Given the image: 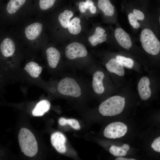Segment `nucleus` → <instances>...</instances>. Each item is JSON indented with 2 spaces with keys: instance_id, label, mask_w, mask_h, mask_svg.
<instances>
[{
  "instance_id": "obj_1",
  "label": "nucleus",
  "mask_w": 160,
  "mask_h": 160,
  "mask_svg": "<svg viewBox=\"0 0 160 160\" xmlns=\"http://www.w3.org/2000/svg\"><path fill=\"white\" fill-rule=\"evenodd\" d=\"M18 140L21 151L26 156H35L38 150L37 141L33 133L29 129L24 128L20 129Z\"/></svg>"
},
{
  "instance_id": "obj_2",
  "label": "nucleus",
  "mask_w": 160,
  "mask_h": 160,
  "mask_svg": "<svg viewBox=\"0 0 160 160\" xmlns=\"http://www.w3.org/2000/svg\"><path fill=\"white\" fill-rule=\"evenodd\" d=\"M125 98L119 96L111 97L102 102L99 110L103 116H112L119 114L125 105Z\"/></svg>"
},
{
  "instance_id": "obj_3",
  "label": "nucleus",
  "mask_w": 160,
  "mask_h": 160,
  "mask_svg": "<svg viewBox=\"0 0 160 160\" xmlns=\"http://www.w3.org/2000/svg\"><path fill=\"white\" fill-rule=\"evenodd\" d=\"M140 41L144 50L148 53L156 55L160 51V42L150 29L145 28L141 31Z\"/></svg>"
},
{
  "instance_id": "obj_4",
  "label": "nucleus",
  "mask_w": 160,
  "mask_h": 160,
  "mask_svg": "<svg viewBox=\"0 0 160 160\" xmlns=\"http://www.w3.org/2000/svg\"><path fill=\"white\" fill-rule=\"evenodd\" d=\"M57 89L61 94L66 96L77 97L81 95V88L74 79L65 77L58 83Z\"/></svg>"
},
{
  "instance_id": "obj_5",
  "label": "nucleus",
  "mask_w": 160,
  "mask_h": 160,
  "mask_svg": "<svg viewBox=\"0 0 160 160\" xmlns=\"http://www.w3.org/2000/svg\"><path fill=\"white\" fill-rule=\"evenodd\" d=\"M34 0H9L6 7L7 12L13 17L19 13L33 10Z\"/></svg>"
},
{
  "instance_id": "obj_6",
  "label": "nucleus",
  "mask_w": 160,
  "mask_h": 160,
  "mask_svg": "<svg viewBox=\"0 0 160 160\" xmlns=\"http://www.w3.org/2000/svg\"><path fill=\"white\" fill-rule=\"evenodd\" d=\"M16 51V44L13 39L6 38L1 41L0 44V52L4 59L0 61V65L2 68L8 59L15 55Z\"/></svg>"
},
{
  "instance_id": "obj_7",
  "label": "nucleus",
  "mask_w": 160,
  "mask_h": 160,
  "mask_svg": "<svg viewBox=\"0 0 160 160\" xmlns=\"http://www.w3.org/2000/svg\"><path fill=\"white\" fill-rule=\"evenodd\" d=\"M127 131V126L124 123L116 122L108 125L105 128L103 133L107 138L115 139L124 136Z\"/></svg>"
},
{
  "instance_id": "obj_8",
  "label": "nucleus",
  "mask_w": 160,
  "mask_h": 160,
  "mask_svg": "<svg viewBox=\"0 0 160 160\" xmlns=\"http://www.w3.org/2000/svg\"><path fill=\"white\" fill-rule=\"evenodd\" d=\"M43 25L39 22L36 21L26 25L24 29V36L28 41H37L43 30Z\"/></svg>"
},
{
  "instance_id": "obj_9",
  "label": "nucleus",
  "mask_w": 160,
  "mask_h": 160,
  "mask_svg": "<svg viewBox=\"0 0 160 160\" xmlns=\"http://www.w3.org/2000/svg\"><path fill=\"white\" fill-rule=\"evenodd\" d=\"M85 47L82 44L75 42L68 45L66 47L65 54L69 59L73 60L85 57L87 54Z\"/></svg>"
},
{
  "instance_id": "obj_10",
  "label": "nucleus",
  "mask_w": 160,
  "mask_h": 160,
  "mask_svg": "<svg viewBox=\"0 0 160 160\" xmlns=\"http://www.w3.org/2000/svg\"><path fill=\"white\" fill-rule=\"evenodd\" d=\"M50 139L52 146L57 152L63 153L66 151V139L63 133L59 132H55L51 135Z\"/></svg>"
},
{
  "instance_id": "obj_11",
  "label": "nucleus",
  "mask_w": 160,
  "mask_h": 160,
  "mask_svg": "<svg viewBox=\"0 0 160 160\" xmlns=\"http://www.w3.org/2000/svg\"><path fill=\"white\" fill-rule=\"evenodd\" d=\"M115 36L118 44L122 47L129 50L132 46V43L129 35L121 28H116Z\"/></svg>"
},
{
  "instance_id": "obj_12",
  "label": "nucleus",
  "mask_w": 160,
  "mask_h": 160,
  "mask_svg": "<svg viewBox=\"0 0 160 160\" xmlns=\"http://www.w3.org/2000/svg\"><path fill=\"white\" fill-rule=\"evenodd\" d=\"M150 81L147 77H142L138 84V90L140 98L143 100H146L151 97V92L149 85Z\"/></svg>"
},
{
  "instance_id": "obj_13",
  "label": "nucleus",
  "mask_w": 160,
  "mask_h": 160,
  "mask_svg": "<svg viewBox=\"0 0 160 160\" xmlns=\"http://www.w3.org/2000/svg\"><path fill=\"white\" fill-rule=\"evenodd\" d=\"M46 54L49 65L52 68H55L60 58V52L56 48L51 47L47 49Z\"/></svg>"
},
{
  "instance_id": "obj_14",
  "label": "nucleus",
  "mask_w": 160,
  "mask_h": 160,
  "mask_svg": "<svg viewBox=\"0 0 160 160\" xmlns=\"http://www.w3.org/2000/svg\"><path fill=\"white\" fill-rule=\"evenodd\" d=\"M104 78V74L102 71H97L93 74L92 87L95 92L98 94H102L104 91L105 88L103 83Z\"/></svg>"
},
{
  "instance_id": "obj_15",
  "label": "nucleus",
  "mask_w": 160,
  "mask_h": 160,
  "mask_svg": "<svg viewBox=\"0 0 160 160\" xmlns=\"http://www.w3.org/2000/svg\"><path fill=\"white\" fill-rule=\"evenodd\" d=\"M107 69L110 72L114 73L120 76L125 73L124 66L122 63L116 59L112 58L105 64Z\"/></svg>"
},
{
  "instance_id": "obj_16",
  "label": "nucleus",
  "mask_w": 160,
  "mask_h": 160,
  "mask_svg": "<svg viewBox=\"0 0 160 160\" xmlns=\"http://www.w3.org/2000/svg\"><path fill=\"white\" fill-rule=\"evenodd\" d=\"M24 69L31 77L35 78L39 76L42 70V67L37 63L33 61L27 63Z\"/></svg>"
},
{
  "instance_id": "obj_17",
  "label": "nucleus",
  "mask_w": 160,
  "mask_h": 160,
  "mask_svg": "<svg viewBox=\"0 0 160 160\" xmlns=\"http://www.w3.org/2000/svg\"><path fill=\"white\" fill-rule=\"evenodd\" d=\"M51 104L48 100H43L39 102L32 111V115L36 116H43L50 109Z\"/></svg>"
},
{
  "instance_id": "obj_18",
  "label": "nucleus",
  "mask_w": 160,
  "mask_h": 160,
  "mask_svg": "<svg viewBox=\"0 0 160 160\" xmlns=\"http://www.w3.org/2000/svg\"><path fill=\"white\" fill-rule=\"evenodd\" d=\"M56 1V0H34L33 10H47L54 6Z\"/></svg>"
},
{
  "instance_id": "obj_19",
  "label": "nucleus",
  "mask_w": 160,
  "mask_h": 160,
  "mask_svg": "<svg viewBox=\"0 0 160 160\" xmlns=\"http://www.w3.org/2000/svg\"><path fill=\"white\" fill-rule=\"evenodd\" d=\"M98 7L105 15L108 16L113 15L114 12V7L109 0H98Z\"/></svg>"
},
{
  "instance_id": "obj_20",
  "label": "nucleus",
  "mask_w": 160,
  "mask_h": 160,
  "mask_svg": "<svg viewBox=\"0 0 160 160\" xmlns=\"http://www.w3.org/2000/svg\"><path fill=\"white\" fill-rule=\"evenodd\" d=\"M73 13L71 10H65L58 15V20L61 25L65 28H68L70 19L73 16Z\"/></svg>"
},
{
  "instance_id": "obj_21",
  "label": "nucleus",
  "mask_w": 160,
  "mask_h": 160,
  "mask_svg": "<svg viewBox=\"0 0 160 160\" xmlns=\"http://www.w3.org/2000/svg\"><path fill=\"white\" fill-rule=\"evenodd\" d=\"M80 22V19L78 17L74 18L71 21L68 28L71 33L76 35L80 33L81 29Z\"/></svg>"
},
{
  "instance_id": "obj_22",
  "label": "nucleus",
  "mask_w": 160,
  "mask_h": 160,
  "mask_svg": "<svg viewBox=\"0 0 160 160\" xmlns=\"http://www.w3.org/2000/svg\"><path fill=\"white\" fill-rule=\"evenodd\" d=\"M107 34L105 33H102L95 31L94 34L88 38L89 41L93 46L98 44L105 41L107 39Z\"/></svg>"
},
{
  "instance_id": "obj_23",
  "label": "nucleus",
  "mask_w": 160,
  "mask_h": 160,
  "mask_svg": "<svg viewBox=\"0 0 160 160\" xmlns=\"http://www.w3.org/2000/svg\"><path fill=\"white\" fill-rule=\"evenodd\" d=\"M58 123L61 126L68 124L72 128L76 130H79L80 128V126L78 121L75 119H66L61 117L59 119Z\"/></svg>"
},
{
  "instance_id": "obj_24",
  "label": "nucleus",
  "mask_w": 160,
  "mask_h": 160,
  "mask_svg": "<svg viewBox=\"0 0 160 160\" xmlns=\"http://www.w3.org/2000/svg\"><path fill=\"white\" fill-rule=\"evenodd\" d=\"M116 59L120 61L123 66L128 68H131L133 66L134 61L131 58L118 55L116 56Z\"/></svg>"
},
{
  "instance_id": "obj_25",
  "label": "nucleus",
  "mask_w": 160,
  "mask_h": 160,
  "mask_svg": "<svg viewBox=\"0 0 160 160\" xmlns=\"http://www.w3.org/2000/svg\"><path fill=\"white\" fill-rule=\"evenodd\" d=\"M110 153L116 156H125L127 151L123 150L121 147L112 145L110 148Z\"/></svg>"
},
{
  "instance_id": "obj_26",
  "label": "nucleus",
  "mask_w": 160,
  "mask_h": 160,
  "mask_svg": "<svg viewBox=\"0 0 160 160\" xmlns=\"http://www.w3.org/2000/svg\"><path fill=\"white\" fill-rule=\"evenodd\" d=\"M7 72L0 65V89L3 87L6 81Z\"/></svg>"
},
{
  "instance_id": "obj_27",
  "label": "nucleus",
  "mask_w": 160,
  "mask_h": 160,
  "mask_svg": "<svg viewBox=\"0 0 160 160\" xmlns=\"http://www.w3.org/2000/svg\"><path fill=\"white\" fill-rule=\"evenodd\" d=\"M151 147L156 151L160 152V137H159L153 141L151 145Z\"/></svg>"
},
{
  "instance_id": "obj_28",
  "label": "nucleus",
  "mask_w": 160,
  "mask_h": 160,
  "mask_svg": "<svg viewBox=\"0 0 160 160\" xmlns=\"http://www.w3.org/2000/svg\"><path fill=\"white\" fill-rule=\"evenodd\" d=\"M133 13L138 20H143L144 19L145 16L143 13L139 10L134 9Z\"/></svg>"
},
{
  "instance_id": "obj_29",
  "label": "nucleus",
  "mask_w": 160,
  "mask_h": 160,
  "mask_svg": "<svg viewBox=\"0 0 160 160\" xmlns=\"http://www.w3.org/2000/svg\"><path fill=\"white\" fill-rule=\"evenodd\" d=\"M128 17L129 23L132 26L137 22L138 20L132 13H130L128 15Z\"/></svg>"
},
{
  "instance_id": "obj_30",
  "label": "nucleus",
  "mask_w": 160,
  "mask_h": 160,
  "mask_svg": "<svg viewBox=\"0 0 160 160\" xmlns=\"http://www.w3.org/2000/svg\"><path fill=\"white\" fill-rule=\"evenodd\" d=\"M79 9L81 12L84 13L86 12V9L85 5V2L82 1L79 4Z\"/></svg>"
},
{
  "instance_id": "obj_31",
  "label": "nucleus",
  "mask_w": 160,
  "mask_h": 160,
  "mask_svg": "<svg viewBox=\"0 0 160 160\" xmlns=\"http://www.w3.org/2000/svg\"><path fill=\"white\" fill-rule=\"evenodd\" d=\"M85 5L86 9H89L91 7L94 5V3L91 0H86Z\"/></svg>"
},
{
  "instance_id": "obj_32",
  "label": "nucleus",
  "mask_w": 160,
  "mask_h": 160,
  "mask_svg": "<svg viewBox=\"0 0 160 160\" xmlns=\"http://www.w3.org/2000/svg\"><path fill=\"white\" fill-rule=\"evenodd\" d=\"M121 147L123 150L127 152L129 149V145L127 144H124Z\"/></svg>"
},
{
  "instance_id": "obj_33",
  "label": "nucleus",
  "mask_w": 160,
  "mask_h": 160,
  "mask_svg": "<svg viewBox=\"0 0 160 160\" xmlns=\"http://www.w3.org/2000/svg\"><path fill=\"white\" fill-rule=\"evenodd\" d=\"M90 11V12L93 14H94L95 13L96 11V8L94 5L91 7L89 9Z\"/></svg>"
},
{
  "instance_id": "obj_34",
  "label": "nucleus",
  "mask_w": 160,
  "mask_h": 160,
  "mask_svg": "<svg viewBox=\"0 0 160 160\" xmlns=\"http://www.w3.org/2000/svg\"><path fill=\"white\" fill-rule=\"evenodd\" d=\"M133 159H127L122 157H119L116 159V160H135Z\"/></svg>"
},
{
  "instance_id": "obj_35",
  "label": "nucleus",
  "mask_w": 160,
  "mask_h": 160,
  "mask_svg": "<svg viewBox=\"0 0 160 160\" xmlns=\"http://www.w3.org/2000/svg\"><path fill=\"white\" fill-rule=\"evenodd\" d=\"M132 27L133 28L137 29L139 28L140 27V24L139 23L137 22L136 24H135L134 25L132 26Z\"/></svg>"
},
{
  "instance_id": "obj_36",
  "label": "nucleus",
  "mask_w": 160,
  "mask_h": 160,
  "mask_svg": "<svg viewBox=\"0 0 160 160\" xmlns=\"http://www.w3.org/2000/svg\"><path fill=\"white\" fill-rule=\"evenodd\" d=\"M159 22H160V17H159Z\"/></svg>"
}]
</instances>
